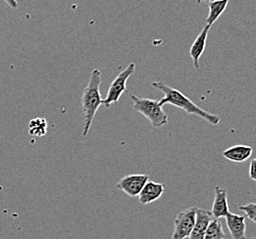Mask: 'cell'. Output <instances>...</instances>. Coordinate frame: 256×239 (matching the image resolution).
Segmentation results:
<instances>
[{"label": "cell", "mask_w": 256, "mask_h": 239, "mask_svg": "<svg viewBox=\"0 0 256 239\" xmlns=\"http://www.w3.org/2000/svg\"><path fill=\"white\" fill-rule=\"evenodd\" d=\"M48 123L44 118H36L30 122L28 124V132L32 136L42 137L47 133Z\"/></svg>", "instance_id": "15"}, {"label": "cell", "mask_w": 256, "mask_h": 239, "mask_svg": "<svg viewBox=\"0 0 256 239\" xmlns=\"http://www.w3.org/2000/svg\"><path fill=\"white\" fill-rule=\"evenodd\" d=\"M250 239H256V236H254V237H252Z\"/></svg>", "instance_id": "20"}, {"label": "cell", "mask_w": 256, "mask_h": 239, "mask_svg": "<svg viewBox=\"0 0 256 239\" xmlns=\"http://www.w3.org/2000/svg\"><path fill=\"white\" fill-rule=\"evenodd\" d=\"M135 70H136L135 64L130 63L128 67L118 75L117 78H115L110 84L106 98L103 100L102 104H104L106 107H110L112 104L118 102L120 97L127 89V81L128 78L134 75Z\"/></svg>", "instance_id": "4"}, {"label": "cell", "mask_w": 256, "mask_h": 239, "mask_svg": "<svg viewBox=\"0 0 256 239\" xmlns=\"http://www.w3.org/2000/svg\"><path fill=\"white\" fill-rule=\"evenodd\" d=\"M212 1H214V0H196V3H198V4H201V3H203V2L210 3V2H212Z\"/></svg>", "instance_id": "19"}, {"label": "cell", "mask_w": 256, "mask_h": 239, "mask_svg": "<svg viewBox=\"0 0 256 239\" xmlns=\"http://www.w3.org/2000/svg\"><path fill=\"white\" fill-rule=\"evenodd\" d=\"M210 28H212L210 26L206 25L205 28L203 29L198 35V37L196 38L193 45L190 48V55L192 57L193 64L196 68H200V59L201 56L204 54V51L206 48V39H208V35Z\"/></svg>", "instance_id": "11"}, {"label": "cell", "mask_w": 256, "mask_h": 239, "mask_svg": "<svg viewBox=\"0 0 256 239\" xmlns=\"http://www.w3.org/2000/svg\"><path fill=\"white\" fill-rule=\"evenodd\" d=\"M225 218L232 238L246 239V216L230 211Z\"/></svg>", "instance_id": "7"}, {"label": "cell", "mask_w": 256, "mask_h": 239, "mask_svg": "<svg viewBox=\"0 0 256 239\" xmlns=\"http://www.w3.org/2000/svg\"><path fill=\"white\" fill-rule=\"evenodd\" d=\"M212 213L214 219H220L230 212L228 203V191L220 186L215 187V198L212 204Z\"/></svg>", "instance_id": "8"}, {"label": "cell", "mask_w": 256, "mask_h": 239, "mask_svg": "<svg viewBox=\"0 0 256 239\" xmlns=\"http://www.w3.org/2000/svg\"><path fill=\"white\" fill-rule=\"evenodd\" d=\"M230 0H214L208 3V16L206 18V25L210 26L217 22L218 19L222 15L228 6Z\"/></svg>", "instance_id": "13"}, {"label": "cell", "mask_w": 256, "mask_h": 239, "mask_svg": "<svg viewBox=\"0 0 256 239\" xmlns=\"http://www.w3.org/2000/svg\"><path fill=\"white\" fill-rule=\"evenodd\" d=\"M130 98L134 101V111L146 117L154 127L161 128L168 123V115L158 100L140 98L136 95H132Z\"/></svg>", "instance_id": "3"}, {"label": "cell", "mask_w": 256, "mask_h": 239, "mask_svg": "<svg viewBox=\"0 0 256 239\" xmlns=\"http://www.w3.org/2000/svg\"><path fill=\"white\" fill-rule=\"evenodd\" d=\"M254 149L252 146L237 145L230 146L222 152V156L228 161L234 163H242L250 158Z\"/></svg>", "instance_id": "12"}, {"label": "cell", "mask_w": 256, "mask_h": 239, "mask_svg": "<svg viewBox=\"0 0 256 239\" xmlns=\"http://www.w3.org/2000/svg\"><path fill=\"white\" fill-rule=\"evenodd\" d=\"M166 188L164 184L158 183L154 181L148 180L145 184L144 187L142 189V191L138 195L140 203L142 205H147L154 201L160 199L162 195L164 194Z\"/></svg>", "instance_id": "9"}, {"label": "cell", "mask_w": 256, "mask_h": 239, "mask_svg": "<svg viewBox=\"0 0 256 239\" xmlns=\"http://www.w3.org/2000/svg\"><path fill=\"white\" fill-rule=\"evenodd\" d=\"M152 85V87L160 90L164 95V97L161 100H159L160 105L170 104V105L176 106L178 108L184 110L188 114H194L205 120L213 126H217L220 123V117L201 109L200 106L196 105L194 101H192L188 96L179 91L178 89H174L172 87L162 83L161 81L154 82Z\"/></svg>", "instance_id": "1"}, {"label": "cell", "mask_w": 256, "mask_h": 239, "mask_svg": "<svg viewBox=\"0 0 256 239\" xmlns=\"http://www.w3.org/2000/svg\"><path fill=\"white\" fill-rule=\"evenodd\" d=\"M239 209L240 211H244L245 216L248 217L250 221L256 223V202H250L245 205H239Z\"/></svg>", "instance_id": "16"}, {"label": "cell", "mask_w": 256, "mask_h": 239, "mask_svg": "<svg viewBox=\"0 0 256 239\" xmlns=\"http://www.w3.org/2000/svg\"><path fill=\"white\" fill-rule=\"evenodd\" d=\"M101 72L100 69H93L90 74V80L84 89L81 105L83 111V136L86 137L90 132L96 111L100 107L103 100L100 94Z\"/></svg>", "instance_id": "2"}, {"label": "cell", "mask_w": 256, "mask_h": 239, "mask_svg": "<svg viewBox=\"0 0 256 239\" xmlns=\"http://www.w3.org/2000/svg\"><path fill=\"white\" fill-rule=\"evenodd\" d=\"M150 177L146 174H132L125 176L118 180V189L122 190L125 194L130 197H138L145 184L149 180Z\"/></svg>", "instance_id": "6"}, {"label": "cell", "mask_w": 256, "mask_h": 239, "mask_svg": "<svg viewBox=\"0 0 256 239\" xmlns=\"http://www.w3.org/2000/svg\"><path fill=\"white\" fill-rule=\"evenodd\" d=\"M5 2L12 9H17L18 6L17 0H5Z\"/></svg>", "instance_id": "18"}, {"label": "cell", "mask_w": 256, "mask_h": 239, "mask_svg": "<svg viewBox=\"0 0 256 239\" xmlns=\"http://www.w3.org/2000/svg\"><path fill=\"white\" fill-rule=\"evenodd\" d=\"M249 177L252 180L256 182V158L252 159L249 167Z\"/></svg>", "instance_id": "17"}, {"label": "cell", "mask_w": 256, "mask_h": 239, "mask_svg": "<svg viewBox=\"0 0 256 239\" xmlns=\"http://www.w3.org/2000/svg\"><path fill=\"white\" fill-rule=\"evenodd\" d=\"M213 219L214 217L212 215V211L198 208L195 224L190 233V239L204 238L206 228Z\"/></svg>", "instance_id": "10"}, {"label": "cell", "mask_w": 256, "mask_h": 239, "mask_svg": "<svg viewBox=\"0 0 256 239\" xmlns=\"http://www.w3.org/2000/svg\"><path fill=\"white\" fill-rule=\"evenodd\" d=\"M196 210L198 207L193 206L179 212L174 221L172 239H186L190 237L195 224Z\"/></svg>", "instance_id": "5"}, {"label": "cell", "mask_w": 256, "mask_h": 239, "mask_svg": "<svg viewBox=\"0 0 256 239\" xmlns=\"http://www.w3.org/2000/svg\"><path fill=\"white\" fill-rule=\"evenodd\" d=\"M225 233L223 231L222 224L218 219H213L206 228V233L203 239H224Z\"/></svg>", "instance_id": "14"}]
</instances>
